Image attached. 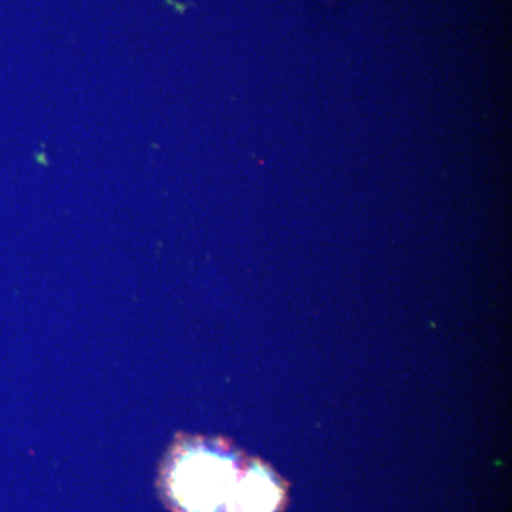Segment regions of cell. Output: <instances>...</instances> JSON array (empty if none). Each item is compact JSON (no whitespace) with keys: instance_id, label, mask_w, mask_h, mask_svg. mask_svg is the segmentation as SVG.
Returning <instances> with one entry per match:
<instances>
[{"instance_id":"cell-1","label":"cell","mask_w":512,"mask_h":512,"mask_svg":"<svg viewBox=\"0 0 512 512\" xmlns=\"http://www.w3.org/2000/svg\"><path fill=\"white\" fill-rule=\"evenodd\" d=\"M158 487L173 512H279L285 485L258 458L224 439L180 436L161 464Z\"/></svg>"}]
</instances>
